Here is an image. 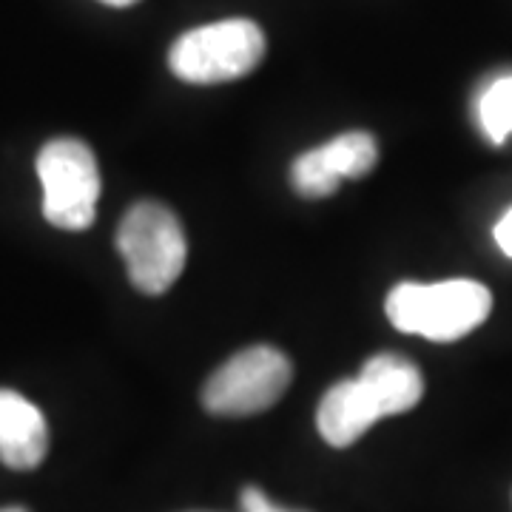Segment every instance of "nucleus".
Segmentation results:
<instances>
[{"instance_id": "obj_4", "label": "nucleus", "mask_w": 512, "mask_h": 512, "mask_svg": "<svg viewBox=\"0 0 512 512\" xmlns=\"http://www.w3.org/2000/svg\"><path fill=\"white\" fill-rule=\"evenodd\" d=\"M43 183V217L63 231H86L97 214L100 171L94 151L83 140L57 137L37 154Z\"/></svg>"}, {"instance_id": "obj_13", "label": "nucleus", "mask_w": 512, "mask_h": 512, "mask_svg": "<svg viewBox=\"0 0 512 512\" xmlns=\"http://www.w3.org/2000/svg\"><path fill=\"white\" fill-rule=\"evenodd\" d=\"M495 242H498V248L504 251L507 256H512V208L498 220V225H495Z\"/></svg>"}, {"instance_id": "obj_14", "label": "nucleus", "mask_w": 512, "mask_h": 512, "mask_svg": "<svg viewBox=\"0 0 512 512\" xmlns=\"http://www.w3.org/2000/svg\"><path fill=\"white\" fill-rule=\"evenodd\" d=\"M100 3H106V6H114V9H126V6H134L137 0H100Z\"/></svg>"}, {"instance_id": "obj_1", "label": "nucleus", "mask_w": 512, "mask_h": 512, "mask_svg": "<svg viewBox=\"0 0 512 512\" xmlns=\"http://www.w3.org/2000/svg\"><path fill=\"white\" fill-rule=\"evenodd\" d=\"M490 311L493 293L476 279L402 282L387 296V319L402 333H419L430 342H456L487 322Z\"/></svg>"}, {"instance_id": "obj_11", "label": "nucleus", "mask_w": 512, "mask_h": 512, "mask_svg": "<svg viewBox=\"0 0 512 512\" xmlns=\"http://www.w3.org/2000/svg\"><path fill=\"white\" fill-rule=\"evenodd\" d=\"M291 183L302 197H308V200H322V197H330V194L339 188L342 180H339L336 174H330L328 165L322 163L319 148H311V151H305L302 157L293 160Z\"/></svg>"}, {"instance_id": "obj_12", "label": "nucleus", "mask_w": 512, "mask_h": 512, "mask_svg": "<svg viewBox=\"0 0 512 512\" xmlns=\"http://www.w3.org/2000/svg\"><path fill=\"white\" fill-rule=\"evenodd\" d=\"M239 507H242V512H299V510H288V507H279V504H274V501L262 493L259 487H245L242 495H239Z\"/></svg>"}, {"instance_id": "obj_5", "label": "nucleus", "mask_w": 512, "mask_h": 512, "mask_svg": "<svg viewBox=\"0 0 512 512\" xmlns=\"http://www.w3.org/2000/svg\"><path fill=\"white\" fill-rule=\"evenodd\" d=\"M293 367L282 350L254 345L234 353L202 387V407L214 416H254L274 407L291 384Z\"/></svg>"}, {"instance_id": "obj_15", "label": "nucleus", "mask_w": 512, "mask_h": 512, "mask_svg": "<svg viewBox=\"0 0 512 512\" xmlns=\"http://www.w3.org/2000/svg\"><path fill=\"white\" fill-rule=\"evenodd\" d=\"M0 512H29V510H23V507H3Z\"/></svg>"}, {"instance_id": "obj_10", "label": "nucleus", "mask_w": 512, "mask_h": 512, "mask_svg": "<svg viewBox=\"0 0 512 512\" xmlns=\"http://www.w3.org/2000/svg\"><path fill=\"white\" fill-rule=\"evenodd\" d=\"M478 123L487 140L501 146L512 134V74L493 80L478 100Z\"/></svg>"}, {"instance_id": "obj_2", "label": "nucleus", "mask_w": 512, "mask_h": 512, "mask_svg": "<svg viewBox=\"0 0 512 512\" xmlns=\"http://www.w3.org/2000/svg\"><path fill=\"white\" fill-rule=\"evenodd\" d=\"M117 248L126 259V271L137 291L157 296L183 274L188 245L180 220L160 202H137L117 228Z\"/></svg>"}, {"instance_id": "obj_7", "label": "nucleus", "mask_w": 512, "mask_h": 512, "mask_svg": "<svg viewBox=\"0 0 512 512\" xmlns=\"http://www.w3.org/2000/svg\"><path fill=\"white\" fill-rule=\"evenodd\" d=\"M379 419H382L379 407L367 393L362 379L356 376V379L333 384L322 396L319 410H316V430L330 447L342 450L362 439Z\"/></svg>"}, {"instance_id": "obj_8", "label": "nucleus", "mask_w": 512, "mask_h": 512, "mask_svg": "<svg viewBox=\"0 0 512 512\" xmlns=\"http://www.w3.org/2000/svg\"><path fill=\"white\" fill-rule=\"evenodd\" d=\"M359 379L373 396L382 416H399L413 410L424 396V379L419 367L396 353H379L367 359Z\"/></svg>"}, {"instance_id": "obj_9", "label": "nucleus", "mask_w": 512, "mask_h": 512, "mask_svg": "<svg viewBox=\"0 0 512 512\" xmlns=\"http://www.w3.org/2000/svg\"><path fill=\"white\" fill-rule=\"evenodd\" d=\"M319 154L330 174H336L339 180H359L373 171L379 160V146L367 131H348L319 146Z\"/></svg>"}, {"instance_id": "obj_3", "label": "nucleus", "mask_w": 512, "mask_h": 512, "mask_svg": "<svg viewBox=\"0 0 512 512\" xmlns=\"http://www.w3.org/2000/svg\"><path fill=\"white\" fill-rule=\"evenodd\" d=\"M265 57V35L254 20L231 18L208 23L177 37L168 69L185 83L214 86L251 74Z\"/></svg>"}, {"instance_id": "obj_6", "label": "nucleus", "mask_w": 512, "mask_h": 512, "mask_svg": "<svg viewBox=\"0 0 512 512\" xmlns=\"http://www.w3.org/2000/svg\"><path fill=\"white\" fill-rule=\"evenodd\" d=\"M49 453V424L29 399L0 387V461L12 470H35Z\"/></svg>"}]
</instances>
